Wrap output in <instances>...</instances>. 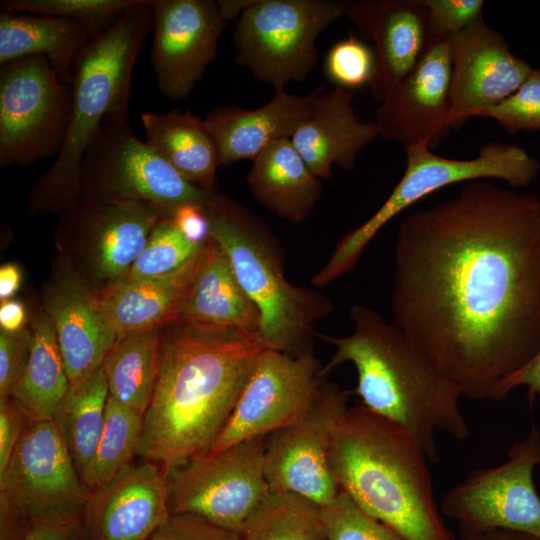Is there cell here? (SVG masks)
<instances>
[{
	"instance_id": "cell-14",
	"label": "cell",
	"mask_w": 540,
	"mask_h": 540,
	"mask_svg": "<svg viewBox=\"0 0 540 540\" xmlns=\"http://www.w3.org/2000/svg\"><path fill=\"white\" fill-rule=\"evenodd\" d=\"M507 460L479 469L443 497L442 513L454 519L465 536L507 529L540 537V497L533 472L540 465V432L515 442Z\"/></svg>"
},
{
	"instance_id": "cell-16",
	"label": "cell",
	"mask_w": 540,
	"mask_h": 540,
	"mask_svg": "<svg viewBox=\"0 0 540 540\" xmlns=\"http://www.w3.org/2000/svg\"><path fill=\"white\" fill-rule=\"evenodd\" d=\"M347 398L346 391L327 380L302 420L267 436L264 466L271 492L297 494L320 507L337 496L332 450L349 408Z\"/></svg>"
},
{
	"instance_id": "cell-26",
	"label": "cell",
	"mask_w": 540,
	"mask_h": 540,
	"mask_svg": "<svg viewBox=\"0 0 540 540\" xmlns=\"http://www.w3.org/2000/svg\"><path fill=\"white\" fill-rule=\"evenodd\" d=\"M177 321L213 330L259 333L260 313L211 237L203 244L198 271Z\"/></svg>"
},
{
	"instance_id": "cell-25",
	"label": "cell",
	"mask_w": 540,
	"mask_h": 540,
	"mask_svg": "<svg viewBox=\"0 0 540 540\" xmlns=\"http://www.w3.org/2000/svg\"><path fill=\"white\" fill-rule=\"evenodd\" d=\"M202 247L170 274L144 279L125 276L99 291L100 304L118 336L161 329L180 318L198 271Z\"/></svg>"
},
{
	"instance_id": "cell-1",
	"label": "cell",
	"mask_w": 540,
	"mask_h": 540,
	"mask_svg": "<svg viewBox=\"0 0 540 540\" xmlns=\"http://www.w3.org/2000/svg\"><path fill=\"white\" fill-rule=\"evenodd\" d=\"M392 323L471 400L540 349V198L487 180L408 215L395 243Z\"/></svg>"
},
{
	"instance_id": "cell-38",
	"label": "cell",
	"mask_w": 540,
	"mask_h": 540,
	"mask_svg": "<svg viewBox=\"0 0 540 540\" xmlns=\"http://www.w3.org/2000/svg\"><path fill=\"white\" fill-rule=\"evenodd\" d=\"M375 68L374 50L353 35L334 43L324 62L327 78L337 88L348 91L369 86Z\"/></svg>"
},
{
	"instance_id": "cell-21",
	"label": "cell",
	"mask_w": 540,
	"mask_h": 540,
	"mask_svg": "<svg viewBox=\"0 0 540 540\" xmlns=\"http://www.w3.org/2000/svg\"><path fill=\"white\" fill-rule=\"evenodd\" d=\"M169 515L166 472L144 460L90 494L80 527L84 540H147Z\"/></svg>"
},
{
	"instance_id": "cell-34",
	"label": "cell",
	"mask_w": 540,
	"mask_h": 540,
	"mask_svg": "<svg viewBox=\"0 0 540 540\" xmlns=\"http://www.w3.org/2000/svg\"><path fill=\"white\" fill-rule=\"evenodd\" d=\"M143 416L109 396L104 429L83 481L90 493L132 463L141 441Z\"/></svg>"
},
{
	"instance_id": "cell-46",
	"label": "cell",
	"mask_w": 540,
	"mask_h": 540,
	"mask_svg": "<svg viewBox=\"0 0 540 540\" xmlns=\"http://www.w3.org/2000/svg\"><path fill=\"white\" fill-rule=\"evenodd\" d=\"M21 540H84L80 523L71 525H32Z\"/></svg>"
},
{
	"instance_id": "cell-42",
	"label": "cell",
	"mask_w": 540,
	"mask_h": 540,
	"mask_svg": "<svg viewBox=\"0 0 540 540\" xmlns=\"http://www.w3.org/2000/svg\"><path fill=\"white\" fill-rule=\"evenodd\" d=\"M28 423V418L10 397L0 398V476L5 472Z\"/></svg>"
},
{
	"instance_id": "cell-4",
	"label": "cell",
	"mask_w": 540,
	"mask_h": 540,
	"mask_svg": "<svg viewBox=\"0 0 540 540\" xmlns=\"http://www.w3.org/2000/svg\"><path fill=\"white\" fill-rule=\"evenodd\" d=\"M428 456L399 424L362 404L349 407L335 436L340 487L405 540H456L434 498Z\"/></svg>"
},
{
	"instance_id": "cell-49",
	"label": "cell",
	"mask_w": 540,
	"mask_h": 540,
	"mask_svg": "<svg viewBox=\"0 0 540 540\" xmlns=\"http://www.w3.org/2000/svg\"><path fill=\"white\" fill-rule=\"evenodd\" d=\"M464 540H540V537L513 530L493 529L465 536Z\"/></svg>"
},
{
	"instance_id": "cell-35",
	"label": "cell",
	"mask_w": 540,
	"mask_h": 540,
	"mask_svg": "<svg viewBox=\"0 0 540 540\" xmlns=\"http://www.w3.org/2000/svg\"><path fill=\"white\" fill-rule=\"evenodd\" d=\"M138 0H4L1 11L67 17L81 22L95 38Z\"/></svg>"
},
{
	"instance_id": "cell-44",
	"label": "cell",
	"mask_w": 540,
	"mask_h": 540,
	"mask_svg": "<svg viewBox=\"0 0 540 540\" xmlns=\"http://www.w3.org/2000/svg\"><path fill=\"white\" fill-rule=\"evenodd\" d=\"M520 386L527 387L530 401L534 397L540 399V349L525 366L502 382L497 390L495 401L504 399Z\"/></svg>"
},
{
	"instance_id": "cell-30",
	"label": "cell",
	"mask_w": 540,
	"mask_h": 540,
	"mask_svg": "<svg viewBox=\"0 0 540 540\" xmlns=\"http://www.w3.org/2000/svg\"><path fill=\"white\" fill-rule=\"evenodd\" d=\"M29 327L32 333L29 358L9 397L29 421L53 419L70 381L54 326L44 310L32 317Z\"/></svg>"
},
{
	"instance_id": "cell-6",
	"label": "cell",
	"mask_w": 540,
	"mask_h": 540,
	"mask_svg": "<svg viewBox=\"0 0 540 540\" xmlns=\"http://www.w3.org/2000/svg\"><path fill=\"white\" fill-rule=\"evenodd\" d=\"M205 211L210 237L260 313L261 337L290 356L313 354V325L333 311L331 301L287 280L276 238L246 207L214 192Z\"/></svg>"
},
{
	"instance_id": "cell-27",
	"label": "cell",
	"mask_w": 540,
	"mask_h": 540,
	"mask_svg": "<svg viewBox=\"0 0 540 540\" xmlns=\"http://www.w3.org/2000/svg\"><path fill=\"white\" fill-rule=\"evenodd\" d=\"M94 39L81 22L59 16L0 13V65L31 56H45L58 79L72 85L78 58Z\"/></svg>"
},
{
	"instance_id": "cell-28",
	"label": "cell",
	"mask_w": 540,
	"mask_h": 540,
	"mask_svg": "<svg viewBox=\"0 0 540 540\" xmlns=\"http://www.w3.org/2000/svg\"><path fill=\"white\" fill-rule=\"evenodd\" d=\"M252 162L246 180L254 198L282 219L304 221L320 199L322 183L291 140L274 142Z\"/></svg>"
},
{
	"instance_id": "cell-36",
	"label": "cell",
	"mask_w": 540,
	"mask_h": 540,
	"mask_svg": "<svg viewBox=\"0 0 540 540\" xmlns=\"http://www.w3.org/2000/svg\"><path fill=\"white\" fill-rule=\"evenodd\" d=\"M203 244L189 240L167 215L153 228L126 276L144 279L170 274L187 263Z\"/></svg>"
},
{
	"instance_id": "cell-11",
	"label": "cell",
	"mask_w": 540,
	"mask_h": 540,
	"mask_svg": "<svg viewBox=\"0 0 540 540\" xmlns=\"http://www.w3.org/2000/svg\"><path fill=\"white\" fill-rule=\"evenodd\" d=\"M266 439H249L167 472L169 513L198 516L240 534L271 493Z\"/></svg>"
},
{
	"instance_id": "cell-9",
	"label": "cell",
	"mask_w": 540,
	"mask_h": 540,
	"mask_svg": "<svg viewBox=\"0 0 540 540\" xmlns=\"http://www.w3.org/2000/svg\"><path fill=\"white\" fill-rule=\"evenodd\" d=\"M81 194L142 202L167 212L206 206L214 192L185 180L134 133L127 119L103 120L80 167Z\"/></svg>"
},
{
	"instance_id": "cell-33",
	"label": "cell",
	"mask_w": 540,
	"mask_h": 540,
	"mask_svg": "<svg viewBox=\"0 0 540 540\" xmlns=\"http://www.w3.org/2000/svg\"><path fill=\"white\" fill-rule=\"evenodd\" d=\"M239 535L242 540H328L321 507L288 492H271Z\"/></svg>"
},
{
	"instance_id": "cell-2",
	"label": "cell",
	"mask_w": 540,
	"mask_h": 540,
	"mask_svg": "<svg viewBox=\"0 0 540 540\" xmlns=\"http://www.w3.org/2000/svg\"><path fill=\"white\" fill-rule=\"evenodd\" d=\"M160 332V371L143 416L138 456L167 473L209 452L257 358L271 347L259 333L181 321Z\"/></svg>"
},
{
	"instance_id": "cell-7",
	"label": "cell",
	"mask_w": 540,
	"mask_h": 540,
	"mask_svg": "<svg viewBox=\"0 0 540 540\" xmlns=\"http://www.w3.org/2000/svg\"><path fill=\"white\" fill-rule=\"evenodd\" d=\"M406 168L381 207L364 223L336 243L326 264L312 277L325 287L349 273L378 232L403 210L449 185L465 181L500 179L511 187H525L538 176L539 162L518 145L489 142L471 159L435 154L425 143L406 147Z\"/></svg>"
},
{
	"instance_id": "cell-24",
	"label": "cell",
	"mask_w": 540,
	"mask_h": 540,
	"mask_svg": "<svg viewBox=\"0 0 540 540\" xmlns=\"http://www.w3.org/2000/svg\"><path fill=\"white\" fill-rule=\"evenodd\" d=\"M316 93L297 96L281 89L256 109L234 105L212 109L204 123L215 141L220 166L253 160L274 142L291 139L311 113Z\"/></svg>"
},
{
	"instance_id": "cell-17",
	"label": "cell",
	"mask_w": 540,
	"mask_h": 540,
	"mask_svg": "<svg viewBox=\"0 0 540 540\" xmlns=\"http://www.w3.org/2000/svg\"><path fill=\"white\" fill-rule=\"evenodd\" d=\"M152 6L156 85L164 96L180 101L215 60L227 21L218 1L152 0Z\"/></svg>"
},
{
	"instance_id": "cell-3",
	"label": "cell",
	"mask_w": 540,
	"mask_h": 540,
	"mask_svg": "<svg viewBox=\"0 0 540 540\" xmlns=\"http://www.w3.org/2000/svg\"><path fill=\"white\" fill-rule=\"evenodd\" d=\"M353 332L344 337L316 334L335 347L324 365L327 375L351 363L363 406L409 431L429 461L438 462L435 433L464 441L471 430L461 409L459 388L439 372L392 322L375 310L350 308Z\"/></svg>"
},
{
	"instance_id": "cell-18",
	"label": "cell",
	"mask_w": 540,
	"mask_h": 540,
	"mask_svg": "<svg viewBox=\"0 0 540 540\" xmlns=\"http://www.w3.org/2000/svg\"><path fill=\"white\" fill-rule=\"evenodd\" d=\"M450 128L459 129L513 95L533 67L483 18L451 36Z\"/></svg>"
},
{
	"instance_id": "cell-48",
	"label": "cell",
	"mask_w": 540,
	"mask_h": 540,
	"mask_svg": "<svg viewBox=\"0 0 540 540\" xmlns=\"http://www.w3.org/2000/svg\"><path fill=\"white\" fill-rule=\"evenodd\" d=\"M22 280L20 268L14 263H7L0 268V300L5 301L18 291Z\"/></svg>"
},
{
	"instance_id": "cell-47",
	"label": "cell",
	"mask_w": 540,
	"mask_h": 540,
	"mask_svg": "<svg viewBox=\"0 0 540 540\" xmlns=\"http://www.w3.org/2000/svg\"><path fill=\"white\" fill-rule=\"evenodd\" d=\"M27 321L26 308L22 302L8 299L0 305V327L1 330L15 333L26 328Z\"/></svg>"
},
{
	"instance_id": "cell-45",
	"label": "cell",
	"mask_w": 540,
	"mask_h": 540,
	"mask_svg": "<svg viewBox=\"0 0 540 540\" xmlns=\"http://www.w3.org/2000/svg\"><path fill=\"white\" fill-rule=\"evenodd\" d=\"M186 540H242L238 533L216 526L198 516L179 514Z\"/></svg>"
},
{
	"instance_id": "cell-5",
	"label": "cell",
	"mask_w": 540,
	"mask_h": 540,
	"mask_svg": "<svg viewBox=\"0 0 540 540\" xmlns=\"http://www.w3.org/2000/svg\"><path fill=\"white\" fill-rule=\"evenodd\" d=\"M152 26V0H138L81 53L63 146L32 187L27 213L60 214L79 198L81 162L103 120L127 119L134 65Z\"/></svg>"
},
{
	"instance_id": "cell-15",
	"label": "cell",
	"mask_w": 540,
	"mask_h": 540,
	"mask_svg": "<svg viewBox=\"0 0 540 540\" xmlns=\"http://www.w3.org/2000/svg\"><path fill=\"white\" fill-rule=\"evenodd\" d=\"M326 376L313 354L294 357L272 348L265 350L206 455L296 424L315 404Z\"/></svg>"
},
{
	"instance_id": "cell-37",
	"label": "cell",
	"mask_w": 540,
	"mask_h": 540,
	"mask_svg": "<svg viewBox=\"0 0 540 540\" xmlns=\"http://www.w3.org/2000/svg\"><path fill=\"white\" fill-rule=\"evenodd\" d=\"M321 517L328 540H405L342 490L321 507Z\"/></svg>"
},
{
	"instance_id": "cell-29",
	"label": "cell",
	"mask_w": 540,
	"mask_h": 540,
	"mask_svg": "<svg viewBox=\"0 0 540 540\" xmlns=\"http://www.w3.org/2000/svg\"><path fill=\"white\" fill-rule=\"evenodd\" d=\"M141 122L147 145L185 180L214 192L219 163L215 141L204 120L191 112H144Z\"/></svg>"
},
{
	"instance_id": "cell-31",
	"label": "cell",
	"mask_w": 540,
	"mask_h": 540,
	"mask_svg": "<svg viewBox=\"0 0 540 540\" xmlns=\"http://www.w3.org/2000/svg\"><path fill=\"white\" fill-rule=\"evenodd\" d=\"M160 365V329L118 336L102 364L110 396L144 416Z\"/></svg>"
},
{
	"instance_id": "cell-43",
	"label": "cell",
	"mask_w": 540,
	"mask_h": 540,
	"mask_svg": "<svg viewBox=\"0 0 540 540\" xmlns=\"http://www.w3.org/2000/svg\"><path fill=\"white\" fill-rule=\"evenodd\" d=\"M168 218L194 243L203 244L210 237V223L205 206L184 204L171 211Z\"/></svg>"
},
{
	"instance_id": "cell-8",
	"label": "cell",
	"mask_w": 540,
	"mask_h": 540,
	"mask_svg": "<svg viewBox=\"0 0 540 540\" xmlns=\"http://www.w3.org/2000/svg\"><path fill=\"white\" fill-rule=\"evenodd\" d=\"M343 15V1L250 0L236 19L235 61L275 91L301 82L316 65L318 36Z\"/></svg>"
},
{
	"instance_id": "cell-20",
	"label": "cell",
	"mask_w": 540,
	"mask_h": 540,
	"mask_svg": "<svg viewBox=\"0 0 540 540\" xmlns=\"http://www.w3.org/2000/svg\"><path fill=\"white\" fill-rule=\"evenodd\" d=\"M98 293L62 256L44 287V311L54 326L70 386L99 368L118 338Z\"/></svg>"
},
{
	"instance_id": "cell-13",
	"label": "cell",
	"mask_w": 540,
	"mask_h": 540,
	"mask_svg": "<svg viewBox=\"0 0 540 540\" xmlns=\"http://www.w3.org/2000/svg\"><path fill=\"white\" fill-rule=\"evenodd\" d=\"M90 494L55 420L29 421L0 476V495L31 525H71Z\"/></svg>"
},
{
	"instance_id": "cell-39",
	"label": "cell",
	"mask_w": 540,
	"mask_h": 540,
	"mask_svg": "<svg viewBox=\"0 0 540 540\" xmlns=\"http://www.w3.org/2000/svg\"><path fill=\"white\" fill-rule=\"evenodd\" d=\"M479 117L495 120L510 134L540 131V67L532 70L520 88Z\"/></svg>"
},
{
	"instance_id": "cell-22",
	"label": "cell",
	"mask_w": 540,
	"mask_h": 540,
	"mask_svg": "<svg viewBox=\"0 0 540 540\" xmlns=\"http://www.w3.org/2000/svg\"><path fill=\"white\" fill-rule=\"evenodd\" d=\"M344 15L374 44L373 98L383 102L415 68L431 42L422 0H346Z\"/></svg>"
},
{
	"instance_id": "cell-12",
	"label": "cell",
	"mask_w": 540,
	"mask_h": 540,
	"mask_svg": "<svg viewBox=\"0 0 540 540\" xmlns=\"http://www.w3.org/2000/svg\"><path fill=\"white\" fill-rule=\"evenodd\" d=\"M72 87L42 55L0 65V166L27 167L57 157L71 112Z\"/></svg>"
},
{
	"instance_id": "cell-10",
	"label": "cell",
	"mask_w": 540,
	"mask_h": 540,
	"mask_svg": "<svg viewBox=\"0 0 540 540\" xmlns=\"http://www.w3.org/2000/svg\"><path fill=\"white\" fill-rule=\"evenodd\" d=\"M168 214L142 202L81 194L60 213L57 244L62 257L100 291L127 275Z\"/></svg>"
},
{
	"instance_id": "cell-19",
	"label": "cell",
	"mask_w": 540,
	"mask_h": 540,
	"mask_svg": "<svg viewBox=\"0 0 540 540\" xmlns=\"http://www.w3.org/2000/svg\"><path fill=\"white\" fill-rule=\"evenodd\" d=\"M451 71V37L431 40L415 68L380 103V137L404 148L425 143L435 149L451 129Z\"/></svg>"
},
{
	"instance_id": "cell-23",
	"label": "cell",
	"mask_w": 540,
	"mask_h": 540,
	"mask_svg": "<svg viewBox=\"0 0 540 540\" xmlns=\"http://www.w3.org/2000/svg\"><path fill=\"white\" fill-rule=\"evenodd\" d=\"M379 136L376 122L357 116L351 93L335 87L317 89L311 113L290 140L314 175L331 179L334 164L351 171L359 153Z\"/></svg>"
},
{
	"instance_id": "cell-41",
	"label": "cell",
	"mask_w": 540,
	"mask_h": 540,
	"mask_svg": "<svg viewBox=\"0 0 540 540\" xmlns=\"http://www.w3.org/2000/svg\"><path fill=\"white\" fill-rule=\"evenodd\" d=\"M32 333L26 327L15 333L0 330V398L9 397L27 364Z\"/></svg>"
},
{
	"instance_id": "cell-32",
	"label": "cell",
	"mask_w": 540,
	"mask_h": 540,
	"mask_svg": "<svg viewBox=\"0 0 540 540\" xmlns=\"http://www.w3.org/2000/svg\"><path fill=\"white\" fill-rule=\"evenodd\" d=\"M109 396L101 365L70 386L53 418L82 479L94 457L104 429Z\"/></svg>"
},
{
	"instance_id": "cell-40",
	"label": "cell",
	"mask_w": 540,
	"mask_h": 540,
	"mask_svg": "<svg viewBox=\"0 0 540 540\" xmlns=\"http://www.w3.org/2000/svg\"><path fill=\"white\" fill-rule=\"evenodd\" d=\"M431 40L451 37L482 19V0H422Z\"/></svg>"
}]
</instances>
